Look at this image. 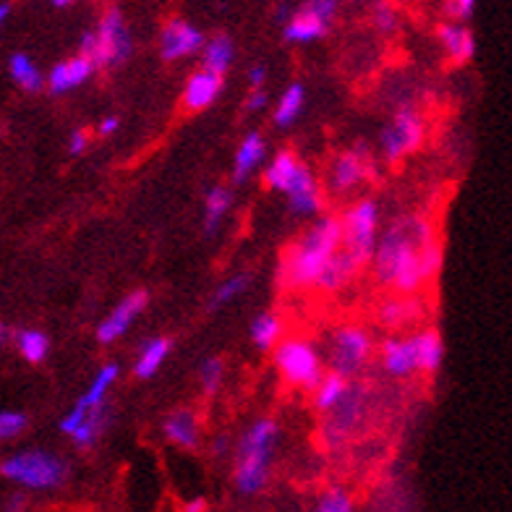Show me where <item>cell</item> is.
Returning <instances> with one entry per match:
<instances>
[{
	"label": "cell",
	"instance_id": "1",
	"mask_svg": "<svg viewBox=\"0 0 512 512\" xmlns=\"http://www.w3.org/2000/svg\"><path fill=\"white\" fill-rule=\"evenodd\" d=\"M374 277L384 288L411 296L442 270V243L426 217H398L387 225L374 254Z\"/></svg>",
	"mask_w": 512,
	"mask_h": 512
},
{
	"label": "cell",
	"instance_id": "2",
	"mask_svg": "<svg viewBox=\"0 0 512 512\" xmlns=\"http://www.w3.org/2000/svg\"><path fill=\"white\" fill-rule=\"evenodd\" d=\"M343 249V217H319L288 251L277 267L288 288H319L330 262Z\"/></svg>",
	"mask_w": 512,
	"mask_h": 512
},
{
	"label": "cell",
	"instance_id": "3",
	"mask_svg": "<svg viewBox=\"0 0 512 512\" xmlns=\"http://www.w3.org/2000/svg\"><path fill=\"white\" fill-rule=\"evenodd\" d=\"M277 439H280V426L272 418L254 421L238 439L233 455V484L243 497H254L270 484Z\"/></svg>",
	"mask_w": 512,
	"mask_h": 512
},
{
	"label": "cell",
	"instance_id": "4",
	"mask_svg": "<svg viewBox=\"0 0 512 512\" xmlns=\"http://www.w3.org/2000/svg\"><path fill=\"white\" fill-rule=\"evenodd\" d=\"M264 186L277 194H285L290 209L301 217H314L322 212V189H319L317 178L311 173V168L306 165L296 152L283 149L277 152L267 168H264Z\"/></svg>",
	"mask_w": 512,
	"mask_h": 512
},
{
	"label": "cell",
	"instance_id": "5",
	"mask_svg": "<svg viewBox=\"0 0 512 512\" xmlns=\"http://www.w3.org/2000/svg\"><path fill=\"white\" fill-rule=\"evenodd\" d=\"M0 473L27 492H55L68 481V463L48 450H21L0 463Z\"/></svg>",
	"mask_w": 512,
	"mask_h": 512
},
{
	"label": "cell",
	"instance_id": "6",
	"mask_svg": "<svg viewBox=\"0 0 512 512\" xmlns=\"http://www.w3.org/2000/svg\"><path fill=\"white\" fill-rule=\"evenodd\" d=\"M272 364L285 382L309 392L317 390L322 379L327 377L322 353L306 337H285L272 351Z\"/></svg>",
	"mask_w": 512,
	"mask_h": 512
},
{
	"label": "cell",
	"instance_id": "7",
	"mask_svg": "<svg viewBox=\"0 0 512 512\" xmlns=\"http://www.w3.org/2000/svg\"><path fill=\"white\" fill-rule=\"evenodd\" d=\"M379 238V204L374 199H358L343 215V251L364 270L374 262Z\"/></svg>",
	"mask_w": 512,
	"mask_h": 512
},
{
	"label": "cell",
	"instance_id": "8",
	"mask_svg": "<svg viewBox=\"0 0 512 512\" xmlns=\"http://www.w3.org/2000/svg\"><path fill=\"white\" fill-rule=\"evenodd\" d=\"M374 353V340L361 324H343L330 335V371L353 379L366 369Z\"/></svg>",
	"mask_w": 512,
	"mask_h": 512
},
{
	"label": "cell",
	"instance_id": "9",
	"mask_svg": "<svg viewBox=\"0 0 512 512\" xmlns=\"http://www.w3.org/2000/svg\"><path fill=\"white\" fill-rule=\"evenodd\" d=\"M426 136V121L424 115L418 113L416 108L405 105L398 113L392 115V121L382 128L379 144H382L384 157L390 162H398L403 157L413 155Z\"/></svg>",
	"mask_w": 512,
	"mask_h": 512
},
{
	"label": "cell",
	"instance_id": "10",
	"mask_svg": "<svg viewBox=\"0 0 512 512\" xmlns=\"http://www.w3.org/2000/svg\"><path fill=\"white\" fill-rule=\"evenodd\" d=\"M131 50H134V42H131V34H128L123 14L115 6L108 8L95 29L92 63H95L97 68L121 66L123 61H128Z\"/></svg>",
	"mask_w": 512,
	"mask_h": 512
},
{
	"label": "cell",
	"instance_id": "11",
	"mask_svg": "<svg viewBox=\"0 0 512 512\" xmlns=\"http://www.w3.org/2000/svg\"><path fill=\"white\" fill-rule=\"evenodd\" d=\"M337 14V0H306L304 6L293 11L288 21H285L283 34L285 40L293 45H306L327 34L332 19Z\"/></svg>",
	"mask_w": 512,
	"mask_h": 512
},
{
	"label": "cell",
	"instance_id": "12",
	"mask_svg": "<svg viewBox=\"0 0 512 512\" xmlns=\"http://www.w3.org/2000/svg\"><path fill=\"white\" fill-rule=\"evenodd\" d=\"M364 411H366V392L353 384L351 392L345 395V400L337 405L335 411L327 413V421L322 426V442L324 447H343L351 434L356 432L361 421H364Z\"/></svg>",
	"mask_w": 512,
	"mask_h": 512
},
{
	"label": "cell",
	"instance_id": "13",
	"mask_svg": "<svg viewBox=\"0 0 512 512\" xmlns=\"http://www.w3.org/2000/svg\"><path fill=\"white\" fill-rule=\"evenodd\" d=\"M369 168L371 157L364 144L345 149L332 160L330 170H327V186H330L332 194H351L369 176Z\"/></svg>",
	"mask_w": 512,
	"mask_h": 512
},
{
	"label": "cell",
	"instance_id": "14",
	"mask_svg": "<svg viewBox=\"0 0 512 512\" xmlns=\"http://www.w3.org/2000/svg\"><path fill=\"white\" fill-rule=\"evenodd\" d=\"M147 301H149L147 290H134V293H128L121 304L115 306L108 317L97 324V332H95L97 340H100L102 345H110L115 343V340H121V337L128 332V327H131V324L139 319V314L147 309Z\"/></svg>",
	"mask_w": 512,
	"mask_h": 512
},
{
	"label": "cell",
	"instance_id": "15",
	"mask_svg": "<svg viewBox=\"0 0 512 512\" xmlns=\"http://www.w3.org/2000/svg\"><path fill=\"white\" fill-rule=\"evenodd\" d=\"M204 37L202 32L183 19H170L162 29L160 37V53L165 61H181V58H189V55L204 50Z\"/></svg>",
	"mask_w": 512,
	"mask_h": 512
},
{
	"label": "cell",
	"instance_id": "16",
	"mask_svg": "<svg viewBox=\"0 0 512 512\" xmlns=\"http://www.w3.org/2000/svg\"><path fill=\"white\" fill-rule=\"evenodd\" d=\"M379 366L387 377L392 379H408L418 374L416 351H413L411 335L403 337H387L379 348Z\"/></svg>",
	"mask_w": 512,
	"mask_h": 512
},
{
	"label": "cell",
	"instance_id": "17",
	"mask_svg": "<svg viewBox=\"0 0 512 512\" xmlns=\"http://www.w3.org/2000/svg\"><path fill=\"white\" fill-rule=\"evenodd\" d=\"M223 95V76L212 74L207 68L196 71L186 81V89H183V105L191 113H202V110L212 108L217 102V97Z\"/></svg>",
	"mask_w": 512,
	"mask_h": 512
},
{
	"label": "cell",
	"instance_id": "18",
	"mask_svg": "<svg viewBox=\"0 0 512 512\" xmlns=\"http://www.w3.org/2000/svg\"><path fill=\"white\" fill-rule=\"evenodd\" d=\"M95 63L89 61L87 55H74L68 61H61L58 66H53L48 76V87L53 95H66V92H74L81 84H87L89 76L95 74Z\"/></svg>",
	"mask_w": 512,
	"mask_h": 512
},
{
	"label": "cell",
	"instance_id": "19",
	"mask_svg": "<svg viewBox=\"0 0 512 512\" xmlns=\"http://www.w3.org/2000/svg\"><path fill=\"white\" fill-rule=\"evenodd\" d=\"M162 434L168 439L170 445L181 447V450H196L199 447V418H196L194 411H173L170 416H165L162 421Z\"/></svg>",
	"mask_w": 512,
	"mask_h": 512
},
{
	"label": "cell",
	"instance_id": "20",
	"mask_svg": "<svg viewBox=\"0 0 512 512\" xmlns=\"http://www.w3.org/2000/svg\"><path fill=\"white\" fill-rule=\"evenodd\" d=\"M264 157H267V142H264V136L259 134V131H249V134L241 139V144H238L236 149V157H233V181H249V178L254 176V170L264 162Z\"/></svg>",
	"mask_w": 512,
	"mask_h": 512
},
{
	"label": "cell",
	"instance_id": "21",
	"mask_svg": "<svg viewBox=\"0 0 512 512\" xmlns=\"http://www.w3.org/2000/svg\"><path fill=\"white\" fill-rule=\"evenodd\" d=\"M413 351H416L418 374H434L445 361V343L437 330L411 332Z\"/></svg>",
	"mask_w": 512,
	"mask_h": 512
},
{
	"label": "cell",
	"instance_id": "22",
	"mask_svg": "<svg viewBox=\"0 0 512 512\" xmlns=\"http://www.w3.org/2000/svg\"><path fill=\"white\" fill-rule=\"evenodd\" d=\"M437 37L442 42L445 53L450 55L452 63L463 66V63L473 61V55H476V37H473L471 29L463 27V24H442L437 29Z\"/></svg>",
	"mask_w": 512,
	"mask_h": 512
},
{
	"label": "cell",
	"instance_id": "23",
	"mask_svg": "<svg viewBox=\"0 0 512 512\" xmlns=\"http://www.w3.org/2000/svg\"><path fill=\"white\" fill-rule=\"evenodd\" d=\"M170 356V340L168 337H152V340H144L142 348H139V356H136L134 374L136 379H152L157 371L162 369V364L168 361Z\"/></svg>",
	"mask_w": 512,
	"mask_h": 512
},
{
	"label": "cell",
	"instance_id": "24",
	"mask_svg": "<svg viewBox=\"0 0 512 512\" xmlns=\"http://www.w3.org/2000/svg\"><path fill=\"white\" fill-rule=\"evenodd\" d=\"M233 207V191L228 186H212L204 196V233L207 236H215L217 228L223 225L225 215L230 212Z\"/></svg>",
	"mask_w": 512,
	"mask_h": 512
},
{
	"label": "cell",
	"instance_id": "25",
	"mask_svg": "<svg viewBox=\"0 0 512 512\" xmlns=\"http://www.w3.org/2000/svg\"><path fill=\"white\" fill-rule=\"evenodd\" d=\"M351 387V379L340 377L335 371H327V377H324L322 384L314 390V408H317L319 413H332L337 405L343 403L345 395L351 392Z\"/></svg>",
	"mask_w": 512,
	"mask_h": 512
},
{
	"label": "cell",
	"instance_id": "26",
	"mask_svg": "<svg viewBox=\"0 0 512 512\" xmlns=\"http://www.w3.org/2000/svg\"><path fill=\"white\" fill-rule=\"evenodd\" d=\"M251 343L259 348V351H275L277 345L283 343V319L272 314V311H262L259 317H254L251 322Z\"/></svg>",
	"mask_w": 512,
	"mask_h": 512
},
{
	"label": "cell",
	"instance_id": "27",
	"mask_svg": "<svg viewBox=\"0 0 512 512\" xmlns=\"http://www.w3.org/2000/svg\"><path fill=\"white\" fill-rule=\"evenodd\" d=\"M8 74L24 92H40L45 87L42 71L27 53H14L8 58Z\"/></svg>",
	"mask_w": 512,
	"mask_h": 512
},
{
	"label": "cell",
	"instance_id": "28",
	"mask_svg": "<svg viewBox=\"0 0 512 512\" xmlns=\"http://www.w3.org/2000/svg\"><path fill=\"white\" fill-rule=\"evenodd\" d=\"M233 55H236V50H233V42H230L228 34H217V37L207 40V45H204L202 66L212 71V74L223 76L230 68V63H233Z\"/></svg>",
	"mask_w": 512,
	"mask_h": 512
},
{
	"label": "cell",
	"instance_id": "29",
	"mask_svg": "<svg viewBox=\"0 0 512 512\" xmlns=\"http://www.w3.org/2000/svg\"><path fill=\"white\" fill-rule=\"evenodd\" d=\"M306 108V89L304 84H290L285 89L283 95H280V102H277L275 108V126L288 128L301 118Z\"/></svg>",
	"mask_w": 512,
	"mask_h": 512
},
{
	"label": "cell",
	"instance_id": "30",
	"mask_svg": "<svg viewBox=\"0 0 512 512\" xmlns=\"http://www.w3.org/2000/svg\"><path fill=\"white\" fill-rule=\"evenodd\" d=\"M118 374H121L118 364L100 366V371L95 374V379H92V384L87 387V392H84V395L79 398V403L84 405V408H89V411L108 403V392H110V387L115 384V379H118Z\"/></svg>",
	"mask_w": 512,
	"mask_h": 512
},
{
	"label": "cell",
	"instance_id": "31",
	"mask_svg": "<svg viewBox=\"0 0 512 512\" xmlns=\"http://www.w3.org/2000/svg\"><path fill=\"white\" fill-rule=\"evenodd\" d=\"M14 343L27 364L37 366L50 356V337L42 330H32V327L29 330H19L14 337Z\"/></svg>",
	"mask_w": 512,
	"mask_h": 512
},
{
	"label": "cell",
	"instance_id": "32",
	"mask_svg": "<svg viewBox=\"0 0 512 512\" xmlns=\"http://www.w3.org/2000/svg\"><path fill=\"white\" fill-rule=\"evenodd\" d=\"M108 421H110L108 403L100 405V408H92V411H89V416L84 418V424H81L79 429L74 432L71 442H74L79 450H89V447H95L97 439H100V434L105 432Z\"/></svg>",
	"mask_w": 512,
	"mask_h": 512
},
{
	"label": "cell",
	"instance_id": "33",
	"mask_svg": "<svg viewBox=\"0 0 512 512\" xmlns=\"http://www.w3.org/2000/svg\"><path fill=\"white\" fill-rule=\"evenodd\" d=\"M418 309L413 301L408 298H390V301H384L382 309H379V322L384 327H392V330H398V327H405V324H411L416 319Z\"/></svg>",
	"mask_w": 512,
	"mask_h": 512
},
{
	"label": "cell",
	"instance_id": "34",
	"mask_svg": "<svg viewBox=\"0 0 512 512\" xmlns=\"http://www.w3.org/2000/svg\"><path fill=\"white\" fill-rule=\"evenodd\" d=\"M246 288H249V277L246 275L228 277V280H225L215 293H212V304H209V309H223V306H228L230 301H236L238 296H243Z\"/></svg>",
	"mask_w": 512,
	"mask_h": 512
},
{
	"label": "cell",
	"instance_id": "35",
	"mask_svg": "<svg viewBox=\"0 0 512 512\" xmlns=\"http://www.w3.org/2000/svg\"><path fill=\"white\" fill-rule=\"evenodd\" d=\"M225 379V364L223 358H207L199 366V384H202L204 395H217V390L223 387Z\"/></svg>",
	"mask_w": 512,
	"mask_h": 512
},
{
	"label": "cell",
	"instance_id": "36",
	"mask_svg": "<svg viewBox=\"0 0 512 512\" xmlns=\"http://www.w3.org/2000/svg\"><path fill=\"white\" fill-rule=\"evenodd\" d=\"M311 512H356V507H353L351 494L340 489V486H332L317 499V505Z\"/></svg>",
	"mask_w": 512,
	"mask_h": 512
},
{
	"label": "cell",
	"instance_id": "37",
	"mask_svg": "<svg viewBox=\"0 0 512 512\" xmlns=\"http://www.w3.org/2000/svg\"><path fill=\"white\" fill-rule=\"evenodd\" d=\"M29 426L27 413L21 411H3L0 413V439L8 442V439H16L24 429Z\"/></svg>",
	"mask_w": 512,
	"mask_h": 512
},
{
	"label": "cell",
	"instance_id": "38",
	"mask_svg": "<svg viewBox=\"0 0 512 512\" xmlns=\"http://www.w3.org/2000/svg\"><path fill=\"white\" fill-rule=\"evenodd\" d=\"M371 19H374V27H377L379 32H392V29L398 27V14H395V8H392L390 3H377Z\"/></svg>",
	"mask_w": 512,
	"mask_h": 512
},
{
	"label": "cell",
	"instance_id": "39",
	"mask_svg": "<svg viewBox=\"0 0 512 512\" xmlns=\"http://www.w3.org/2000/svg\"><path fill=\"white\" fill-rule=\"evenodd\" d=\"M473 8H476V0H447L445 3L447 16H452V19H460V21L471 19Z\"/></svg>",
	"mask_w": 512,
	"mask_h": 512
},
{
	"label": "cell",
	"instance_id": "40",
	"mask_svg": "<svg viewBox=\"0 0 512 512\" xmlns=\"http://www.w3.org/2000/svg\"><path fill=\"white\" fill-rule=\"evenodd\" d=\"M87 149H89V134L84 131V128H76L74 134L68 136V155L79 157L84 155Z\"/></svg>",
	"mask_w": 512,
	"mask_h": 512
},
{
	"label": "cell",
	"instance_id": "41",
	"mask_svg": "<svg viewBox=\"0 0 512 512\" xmlns=\"http://www.w3.org/2000/svg\"><path fill=\"white\" fill-rule=\"evenodd\" d=\"M267 108V92L264 89H259V92H251L249 100H246V110L249 113H259V110Z\"/></svg>",
	"mask_w": 512,
	"mask_h": 512
},
{
	"label": "cell",
	"instance_id": "42",
	"mask_svg": "<svg viewBox=\"0 0 512 512\" xmlns=\"http://www.w3.org/2000/svg\"><path fill=\"white\" fill-rule=\"evenodd\" d=\"M121 128V121H118V115H105L100 121V126H97V134L100 136H113L115 131Z\"/></svg>",
	"mask_w": 512,
	"mask_h": 512
},
{
	"label": "cell",
	"instance_id": "43",
	"mask_svg": "<svg viewBox=\"0 0 512 512\" xmlns=\"http://www.w3.org/2000/svg\"><path fill=\"white\" fill-rule=\"evenodd\" d=\"M264 79H267V68L264 66H254L249 71V84H251V92H259L264 87Z\"/></svg>",
	"mask_w": 512,
	"mask_h": 512
},
{
	"label": "cell",
	"instance_id": "44",
	"mask_svg": "<svg viewBox=\"0 0 512 512\" xmlns=\"http://www.w3.org/2000/svg\"><path fill=\"white\" fill-rule=\"evenodd\" d=\"M24 510H27V502H24V497H21V494L8 497L6 507H3V512H24Z\"/></svg>",
	"mask_w": 512,
	"mask_h": 512
},
{
	"label": "cell",
	"instance_id": "45",
	"mask_svg": "<svg viewBox=\"0 0 512 512\" xmlns=\"http://www.w3.org/2000/svg\"><path fill=\"white\" fill-rule=\"evenodd\" d=\"M207 499L204 497H196V499H189L186 502V507H183V512H207Z\"/></svg>",
	"mask_w": 512,
	"mask_h": 512
},
{
	"label": "cell",
	"instance_id": "46",
	"mask_svg": "<svg viewBox=\"0 0 512 512\" xmlns=\"http://www.w3.org/2000/svg\"><path fill=\"white\" fill-rule=\"evenodd\" d=\"M225 447H228V439H225V437L215 439V452H217V455H223Z\"/></svg>",
	"mask_w": 512,
	"mask_h": 512
},
{
	"label": "cell",
	"instance_id": "47",
	"mask_svg": "<svg viewBox=\"0 0 512 512\" xmlns=\"http://www.w3.org/2000/svg\"><path fill=\"white\" fill-rule=\"evenodd\" d=\"M8 14H11V6H8V3H0V21H6Z\"/></svg>",
	"mask_w": 512,
	"mask_h": 512
},
{
	"label": "cell",
	"instance_id": "48",
	"mask_svg": "<svg viewBox=\"0 0 512 512\" xmlns=\"http://www.w3.org/2000/svg\"><path fill=\"white\" fill-rule=\"evenodd\" d=\"M50 3H53L55 8H66V6H71L74 0H50Z\"/></svg>",
	"mask_w": 512,
	"mask_h": 512
}]
</instances>
